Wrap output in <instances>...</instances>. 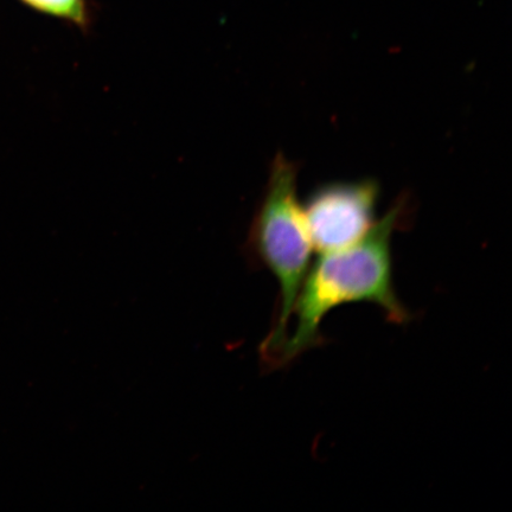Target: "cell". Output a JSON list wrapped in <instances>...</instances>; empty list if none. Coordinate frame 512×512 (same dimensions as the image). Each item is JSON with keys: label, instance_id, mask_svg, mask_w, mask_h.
<instances>
[{"label": "cell", "instance_id": "6da1fadb", "mask_svg": "<svg viewBox=\"0 0 512 512\" xmlns=\"http://www.w3.org/2000/svg\"><path fill=\"white\" fill-rule=\"evenodd\" d=\"M402 211L403 204H396L360 241L322 253L310 267L293 307L296 326L273 358V367L285 366L322 343L320 325L339 306L375 304L390 322H408L409 312L396 296L393 281L392 238Z\"/></svg>", "mask_w": 512, "mask_h": 512}, {"label": "cell", "instance_id": "7a4b0ae2", "mask_svg": "<svg viewBox=\"0 0 512 512\" xmlns=\"http://www.w3.org/2000/svg\"><path fill=\"white\" fill-rule=\"evenodd\" d=\"M297 174L296 165L284 155L274 158L248 234L249 252L270 270L280 287L277 319L260 348L268 364L285 342L294 303L311 267L313 245L297 197Z\"/></svg>", "mask_w": 512, "mask_h": 512}, {"label": "cell", "instance_id": "3957f363", "mask_svg": "<svg viewBox=\"0 0 512 512\" xmlns=\"http://www.w3.org/2000/svg\"><path fill=\"white\" fill-rule=\"evenodd\" d=\"M379 196V184L370 179L313 191L303 206L313 248L326 253L360 241L376 223Z\"/></svg>", "mask_w": 512, "mask_h": 512}, {"label": "cell", "instance_id": "277c9868", "mask_svg": "<svg viewBox=\"0 0 512 512\" xmlns=\"http://www.w3.org/2000/svg\"><path fill=\"white\" fill-rule=\"evenodd\" d=\"M30 8L64 19L80 29H87L91 18L86 0H23Z\"/></svg>", "mask_w": 512, "mask_h": 512}]
</instances>
